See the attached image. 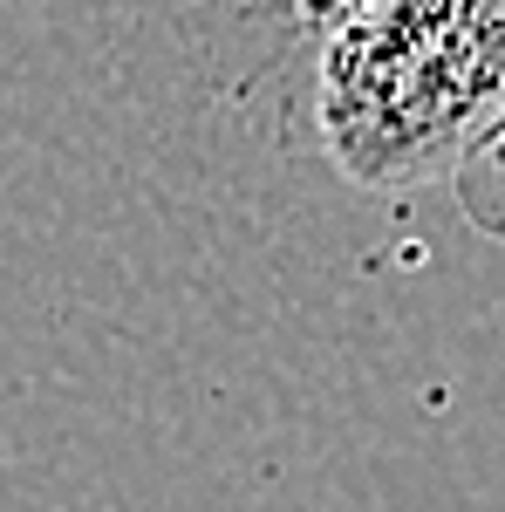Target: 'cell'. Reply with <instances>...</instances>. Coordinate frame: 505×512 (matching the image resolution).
Returning <instances> with one entry per match:
<instances>
[{"label":"cell","mask_w":505,"mask_h":512,"mask_svg":"<svg viewBox=\"0 0 505 512\" xmlns=\"http://www.w3.org/2000/svg\"><path fill=\"white\" fill-rule=\"evenodd\" d=\"M294 7H301V21H308L314 35H335V28H342V21H355L369 0H294Z\"/></svg>","instance_id":"3957f363"},{"label":"cell","mask_w":505,"mask_h":512,"mask_svg":"<svg viewBox=\"0 0 505 512\" xmlns=\"http://www.w3.org/2000/svg\"><path fill=\"white\" fill-rule=\"evenodd\" d=\"M451 185H458V212H465V226H478L485 239H499V246H505V103L492 110V123L471 137V151L458 158Z\"/></svg>","instance_id":"7a4b0ae2"},{"label":"cell","mask_w":505,"mask_h":512,"mask_svg":"<svg viewBox=\"0 0 505 512\" xmlns=\"http://www.w3.org/2000/svg\"><path fill=\"white\" fill-rule=\"evenodd\" d=\"M505 103V0H369L321 35L314 123L342 178L417 192L451 178Z\"/></svg>","instance_id":"6da1fadb"}]
</instances>
